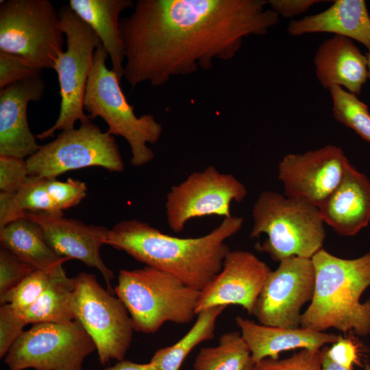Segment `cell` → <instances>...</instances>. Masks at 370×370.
I'll use <instances>...</instances> for the list:
<instances>
[{
	"label": "cell",
	"instance_id": "6da1fadb",
	"mask_svg": "<svg viewBox=\"0 0 370 370\" xmlns=\"http://www.w3.org/2000/svg\"><path fill=\"white\" fill-rule=\"evenodd\" d=\"M120 19L123 77L135 88L228 61L250 36H264L279 23L265 0H138Z\"/></svg>",
	"mask_w": 370,
	"mask_h": 370
},
{
	"label": "cell",
	"instance_id": "7a4b0ae2",
	"mask_svg": "<svg viewBox=\"0 0 370 370\" xmlns=\"http://www.w3.org/2000/svg\"><path fill=\"white\" fill-rule=\"evenodd\" d=\"M243 223L242 217L230 216L204 236L179 238L145 222L125 220L109 230L106 245L202 291L221 271L230 251L225 241L236 234Z\"/></svg>",
	"mask_w": 370,
	"mask_h": 370
},
{
	"label": "cell",
	"instance_id": "3957f363",
	"mask_svg": "<svg viewBox=\"0 0 370 370\" xmlns=\"http://www.w3.org/2000/svg\"><path fill=\"white\" fill-rule=\"evenodd\" d=\"M314 288L300 327L318 332L334 328L362 336L370 334V299L360 297L370 286V252L354 259L322 248L312 257Z\"/></svg>",
	"mask_w": 370,
	"mask_h": 370
},
{
	"label": "cell",
	"instance_id": "277c9868",
	"mask_svg": "<svg viewBox=\"0 0 370 370\" xmlns=\"http://www.w3.org/2000/svg\"><path fill=\"white\" fill-rule=\"evenodd\" d=\"M114 291L126 307L134 330L145 334L155 333L166 322L186 324L191 321L197 315L201 293L149 266L121 269Z\"/></svg>",
	"mask_w": 370,
	"mask_h": 370
},
{
	"label": "cell",
	"instance_id": "5b68a950",
	"mask_svg": "<svg viewBox=\"0 0 370 370\" xmlns=\"http://www.w3.org/2000/svg\"><path fill=\"white\" fill-rule=\"evenodd\" d=\"M251 238L265 234L256 244L276 262L292 257L312 258L323 248L325 230L318 208L285 195L263 191L252 209Z\"/></svg>",
	"mask_w": 370,
	"mask_h": 370
},
{
	"label": "cell",
	"instance_id": "8992f818",
	"mask_svg": "<svg viewBox=\"0 0 370 370\" xmlns=\"http://www.w3.org/2000/svg\"><path fill=\"white\" fill-rule=\"evenodd\" d=\"M108 54L102 46L95 51L84 97V109L90 120L103 119L112 135L121 136L128 143L131 164L140 166L154 158L148 144L156 143L162 126L151 114L137 116L127 101L116 73L106 66Z\"/></svg>",
	"mask_w": 370,
	"mask_h": 370
},
{
	"label": "cell",
	"instance_id": "52a82bcc",
	"mask_svg": "<svg viewBox=\"0 0 370 370\" xmlns=\"http://www.w3.org/2000/svg\"><path fill=\"white\" fill-rule=\"evenodd\" d=\"M64 34L58 11L50 1H1L0 51L42 70L53 69L63 51Z\"/></svg>",
	"mask_w": 370,
	"mask_h": 370
},
{
	"label": "cell",
	"instance_id": "ba28073f",
	"mask_svg": "<svg viewBox=\"0 0 370 370\" xmlns=\"http://www.w3.org/2000/svg\"><path fill=\"white\" fill-rule=\"evenodd\" d=\"M66 49L58 56L53 69L60 86V109L54 124L36 135L39 140L52 137L57 131L74 128L77 121L89 119L84 109V97L96 49L101 42L92 29L69 7L58 10Z\"/></svg>",
	"mask_w": 370,
	"mask_h": 370
},
{
	"label": "cell",
	"instance_id": "9c48e42d",
	"mask_svg": "<svg viewBox=\"0 0 370 370\" xmlns=\"http://www.w3.org/2000/svg\"><path fill=\"white\" fill-rule=\"evenodd\" d=\"M73 279L75 320L92 339L100 363L124 360L134 330L126 307L93 274L82 272Z\"/></svg>",
	"mask_w": 370,
	"mask_h": 370
},
{
	"label": "cell",
	"instance_id": "30bf717a",
	"mask_svg": "<svg viewBox=\"0 0 370 370\" xmlns=\"http://www.w3.org/2000/svg\"><path fill=\"white\" fill-rule=\"evenodd\" d=\"M29 175L56 178L71 170L90 166L110 172L125 169L120 150L113 135L102 132L90 119L77 129L62 131L53 140L40 145L25 159Z\"/></svg>",
	"mask_w": 370,
	"mask_h": 370
},
{
	"label": "cell",
	"instance_id": "8fae6325",
	"mask_svg": "<svg viewBox=\"0 0 370 370\" xmlns=\"http://www.w3.org/2000/svg\"><path fill=\"white\" fill-rule=\"evenodd\" d=\"M96 350L82 325L39 323L24 331L4 358L10 369L82 370L85 358Z\"/></svg>",
	"mask_w": 370,
	"mask_h": 370
},
{
	"label": "cell",
	"instance_id": "7c38bea8",
	"mask_svg": "<svg viewBox=\"0 0 370 370\" xmlns=\"http://www.w3.org/2000/svg\"><path fill=\"white\" fill-rule=\"evenodd\" d=\"M247 195L245 186L233 175L208 166L191 173L182 182L171 187L165 203L167 224L177 233L194 218L230 217L231 203L241 202Z\"/></svg>",
	"mask_w": 370,
	"mask_h": 370
},
{
	"label": "cell",
	"instance_id": "4fadbf2b",
	"mask_svg": "<svg viewBox=\"0 0 370 370\" xmlns=\"http://www.w3.org/2000/svg\"><path fill=\"white\" fill-rule=\"evenodd\" d=\"M271 271L256 299L252 314L259 323L275 327H300L301 309L310 301L314 288L311 258L292 256Z\"/></svg>",
	"mask_w": 370,
	"mask_h": 370
},
{
	"label": "cell",
	"instance_id": "5bb4252c",
	"mask_svg": "<svg viewBox=\"0 0 370 370\" xmlns=\"http://www.w3.org/2000/svg\"><path fill=\"white\" fill-rule=\"evenodd\" d=\"M349 163L341 147L328 145L284 156L278 179L286 197L319 208L339 184Z\"/></svg>",
	"mask_w": 370,
	"mask_h": 370
},
{
	"label": "cell",
	"instance_id": "9a60e30c",
	"mask_svg": "<svg viewBox=\"0 0 370 370\" xmlns=\"http://www.w3.org/2000/svg\"><path fill=\"white\" fill-rule=\"evenodd\" d=\"M272 271L254 254L230 251L220 273L201 291L195 313L217 306H241L252 314L262 287Z\"/></svg>",
	"mask_w": 370,
	"mask_h": 370
},
{
	"label": "cell",
	"instance_id": "2e32d148",
	"mask_svg": "<svg viewBox=\"0 0 370 370\" xmlns=\"http://www.w3.org/2000/svg\"><path fill=\"white\" fill-rule=\"evenodd\" d=\"M25 217L38 224L46 241L58 256L77 259L88 267L97 269L107 284V290L112 294L114 293L111 286L114 275L104 264L99 254L101 247L106 245L110 229L87 225L66 218L64 214L27 212Z\"/></svg>",
	"mask_w": 370,
	"mask_h": 370
},
{
	"label": "cell",
	"instance_id": "e0dca14e",
	"mask_svg": "<svg viewBox=\"0 0 370 370\" xmlns=\"http://www.w3.org/2000/svg\"><path fill=\"white\" fill-rule=\"evenodd\" d=\"M45 90L41 76L27 79L0 89V156L26 159L40 145L27 117V105L38 101Z\"/></svg>",
	"mask_w": 370,
	"mask_h": 370
},
{
	"label": "cell",
	"instance_id": "ac0fdd59",
	"mask_svg": "<svg viewBox=\"0 0 370 370\" xmlns=\"http://www.w3.org/2000/svg\"><path fill=\"white\" fill-rule=\"evenodd\" d=\"M318 209L324 223L337 234H357L370 222V180L349 163L339 184Z\"/></svg>",
	"mask_w": 370,
	"mask_h": 370
},
{
	"label": "cell",
	"instance_id": "d6986e66",
	"mask_svg": "<svg viewBox=\"0 0 370 370\" xmlns=\"http://www.w3.org/2000/svg\"><path fill=\"white\" fill-rule=\"evenodd\" d=\"M314 64L317 79L328 89L339 86L358 95L369 79L366 54L346 37L334 36L323 42L315 52Z\"/></svg>",
	"mask_w": 370,
	"mask_h": 370
},
{
	"label": "cell",
	"instance_id": "ffe728a7",
	"mask_svg": "<svg viewBox=\"0 0 370 370\" xmlns=\"http://www.w3.org/2000/svg\"><path fill=\"white\" fill-rule=\"evenodd\" d=\"M255 363L267 358L278 359L279 354L295 349L319 350L332 344L339 335L301 327L282 328L265 325L238 316L235 319Z\"/></svg>",
	"mask_w": 370,
	"mask_h": 370
},
{
	"label": "cell",
	"instance_id": "44dd1931",
	"mask_svg": "<svg viewBox=\"0 0 370 370\" xmlns=\"http://www.w3.org/2000/svg\"><path fill=\"white\" fill-rule=\"evenodd\" d=\"M288 33L300 36L330 33L358 41L370 51V15L364 0H336L324 11L292 20Z\"/></svg>",
	"mask_w": 370,
	"mask_h": 370
},
{
	"label": "cell",
	"instance_id": "7402d4cb",
	"mask_svg": "<svg viewBox=\"0 0 370 370\" xmlns=\"http://www.w3.org/2000/svg\"><path fill=\"white\" fill-rule=\"evenodd\" d=\"M132 0H70L72 10L99 38L110 58L112 70L119 80L123 77L124 51L120 29V14L132 8Z\"/></svg>",
	"mask_w": 370,
	"mask_h": 370
},
{
	"label": "cell",
	"instance_id": "603a6c76",
	"mask_svg": "<svg viewBox=\"0 0 370 370\" xmlns=\"http://www.w3.org/2000/svg\"><path fill=\"white\" fill-rule=\"evenodd\" d=\"M1 247L36 269L51 270L71 260L58 256L46 241L40 227L27 217L0 228Z\"/></svg>",
	"mask_w": 370,
	"mask_h": 370
},
{
	"label": "cell",
	"instance_id": "cb8c5ba5",
	"mask_svg": "<svg viewBox=\"0 0 370 370\" xmlns=\"http://www.w3.org/2000/svg\"><path fill=\"white\" fill-rule=\"evenodd\" d=\"M74 279L62 268L49 286L28 308L17 310L27 324L56 323L69 324L75 320L73 311Z\"/></svg>",
	"mask_w": 370,
	"mask_h": 370
},
{
	"label": "cell",
	"instance_id": "d4e9b609",
	"mask_svg": "<svg viewBox=\"0 0 370 370\" xmlns=\"http://www.w3.org/2000/svg\"><path fill=\"white\" fill-rule=\"evenodd\" d=\"M227 307L217 306L200 312L188 332L173 345L158 349L150 362L157 370H180L194 347L214 338L216 321Z\"/></svg>",
	"mask_w": 370,
	"mask_h": 370
},
{
	"label": "cell",
	"instance_id": "484cf974",
	"mask_svg": "<svg viewBox=\"0 0 370 370\" xmlns=\"http://www.w3.org/2000/svg\"><path fill=\"white\" fill-rule=\"evenodd\" d=\"M36 212L63 214L49 195L45 177L29 175L16 193H0V228Z\"/></svg>",
	"mask_w": 370,
	"mask_h": 370
},
{
	"label": "cell",
	"instance_id": "4316f807",
	"mask_svg": "<svg viewBox=\"0 0 370 370\" xmlns=\"http://www.w3.org/2000/svg\"><path fill=\"white\" fill-rule=\"evenodd\" d=\"M219 341L216 347L201 349L195 359L194 370H245L253 362L241 332L224 333Z\"/></svg>",
	"mask_w": 370,
	"mask_h": 370
},
{
	"label": "cell",
	"instance_id": "83f0119b",
	"mask_svg": "<svg viewBox=\"0 0 370 370\" xmlns=\"http://www.w3.org/2000/svg\"><path fill=\"white\" fill-rule=\"evenodd\" d=\"M335 119L370 143V112L357 95L339 86L328 89Z\"/></svg>",
	"mask_w": 370,
	"mask_h": 370
},
{
	"label": "cell",
	"instance_id": "f1b7e54d",
	"mask_svg": "<svg viewBox=\"0 0 370 370\" xmlns=\"http://www.w3.org/2000/svg\"><path fill=\"white\" fill-rule=\"evenodd\" d=\"M62 268L60 266L51 270H34L18 286L0 298L1 304H10L18 310L26 309L45 291Z\"/></svg>",
	"mask_w": 370,
	"mask_h": 370
},
{
	"label": "cell",
	"instance_id": "f546056e",
	"mask_svg": "<svg viewBox=\"0 0 370 370\" xmlns=\"http://www.w3.org/2000/svg\"><path fill=\"white\" fill-rule=\"evenodd\" d=\"M321 349H301L289 358H267L254 364L252 370H321Z\"/></svg>",
	"mask_w": 370,
	"mask_h": 370
},
{
	"label": "cell",
	"instance_id": "4dcf8cb0",
	"mask_svg": "<svg viewBox=\"0 0 370 370\" xmlns=\"http://www.w3.org/2000/svg\"><path fill=\"white\" fill-rule=\"evenodd\" d=\"M36 269L10 251L1 247L0 298L18 286Z\"/></svg>",
	"mask_w": 370,
	"mask_h": 370
},
{
	"label": "cell",
	"instance_id": "1f68e13d",
	"mask_svg": "<svg viewBox=\"0 0 370 370\" xmlns=\"http://www.w3.org/2000/svg\"><path fill=\"white\" fill-rule=\"evenodd\" d=\"M47 189L61 212L78 205L86 196L87 186L79 180L68 178L62 182L56 178H45Z\"/></svg>",
	"mask_w": 370,
	"mask_h": 370
},
{
	"label": "cell",
	"instance_id": "d6a6232c",
	"mask_svg": "<svg viewBox=\"0 0 370 370\" xmlns=\"http://www.w3.org/2000/svg\"><path fill=\"white\" fill-rule=\"evenodd\" d=\"M42 71L18 56L0 51V89L18 82L41 76Z\"/></svg>",
	"mask_w": 370,
	"mask_h": 370
},
{
	"label": "cell",
	"instance_id": "836d02e7",
	"mask_svg": "<svg viewBox=\"0 0 370 370\" xmlns=\"http://www.w3.org/2000/svg\"><path fill=\"white\" fill-rule=\"evenodd\" d=\"M27 325L20 312L10 304L0 307V358H5Z\"/></svg>",
	"mask_w": 370,
	"mask_h": 370
},
{
	"label": "cell",
	"instance_id": "e575fe53",
	"mask_svg": "<svg viewBox=\"0 0 370 370\" xmlns=\"http://www.w3.org/2000/svg\"><path fill=\"white\" fill-rule=\"evenodd\" d=\"M29 175L25 159L0 156V190L16 193L27 182Z\"/></svg>",
	"mask_w": 370,
	"mask_h": 370
},
{
	"label": "cell",
	"instance_id": "d590c367",
	"mask_svg": "<svg viewBox=\"0 0 370 370\" xmlns=\"http://www.w3.org/2000/svg\"><path fill=\"white\" fill-rule=\"evenodd\" d=\"M325 349L328 356L339 365L347 367L360 365L358 347L350 338L339 335L331 347L325 346Z\"/></svg>",
	"mask_w": 370,
	"mask_h": 370
},
{
	"label": "cell",
	"instance_id": "8d00e7d4",
	"mask_svg": "<svg viewBox=\"0 0 370 370\" xmlns=\"http://www.w3.org/2000/svg\"><path fill=\"white\" fill-rule=\"evenodd\" d=\"M269 7L279 16L292 18L302 14L312 5L322 2L319 0H268Z\"/></svg>",
	"mask_w": 370,
	"mask_h": 370
},
{
	"label": "cell",
	"instance_id": "74e56055",
	"mask_svg": "<svg viewBox=\"0 0 370 370\" xmlns=\"http://www.w3.org/2000/svg\"><path fill=\"white\" fill-rule=\"evenodd\" d=\"M105 370H157L151 362L145 364L136 363L130 360L118 361L114 365Z\"/></svg>",
	"mask_w": 370,
	"mask_h": 370
},
{
	"label": "cell",
	"instance_id": "f35d334b",
	"mask_svg": "<svg viewBox=\"0 0 370 370\" xmlns=\"http://www.w3.org/2000/svg\"><path fill=\"white\" fill-rule=\"evenodd\" d=\"M321 370H354L353 367H347L333 361L327 354L325 346L321 349Z\"/></svg>",
	"mask_w": 370,
	"mask_h": 370
},
{
	"label": "cell",
	"instance_id": "ab89813d",
	"mask_svg": "<svg viewBox=\"0 0 370 370\" xmlns=\"http://www.w3.org/2000/svg\"><path fill=\"white\" fill-rule=\"evenodd\" d=\"M366 56L368 61L369 79H370V51H367Z\"/></svg>",
	"mask_w": 370,
	"mask_h": 370
},
{
	"label": "cell",
	"instance_id": "60d3db41",
	"mask_svg": "<svg viewBox=\"0 0 370 370\" xmlns=\"http://www.w3.org/2000/svg\"><path fill=\"white\" fill-rule=\"evenodd\" d=\"M254 366V363L252 362L245 368V370H252Z\"/></svg>",
	"mask_w": 370,
	"mask_h": 370
},
{
	"label": "cell",
	"instance_id": "b9f144b4",
	"mask_svg": "<svg viewBox=\"0 0 370 370\" xmlns=\"http://www.w3.org/2000/svg\"><path fill=\"white\" fill-rule=\"evenodd\" d=\"M365 370H370V365L366 364L365 366Z\"/></svg>",
	"mask_w": 370,
	"mask_h": 370
},
{
	"label": "cell",
	"instance_id": "7bdbcfd3",
	"mask_svg": "<svg viewBox=\"0 0 370 370\" xmlns=\"http://www.w3.org/2000/svg\"><path fill=\"white\" fill-rule=\"evenodd\" d=\"M10 370H14V369H10Z\"/></svg>",
	"mask_w": 370,
	"mask_h": 370
}]
</instances>
